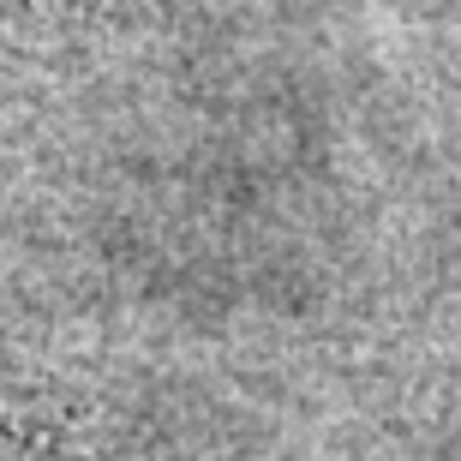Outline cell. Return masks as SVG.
I'll list each match as a JSON object with an SVG mask.
<instances>
[{
  "mask_svg": "<svg viewBox=\"0 0 461 461\" xmlns=\"http://www.w3.org/2000/svg\"><path fill=\"white\" fill-rule=\"evenodd\" d=\"M0 461H18V444H13V431L0 426Z\"/></svg>",
  "mask_w": 461,
  "mask_h": 461,
  "instance_id": "1",
  "label": "cell"
}]
</instances>
